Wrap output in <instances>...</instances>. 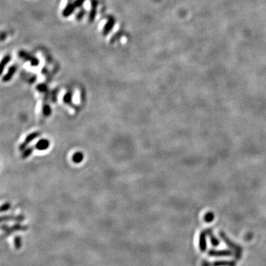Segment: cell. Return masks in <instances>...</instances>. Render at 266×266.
I'll use <instances>...</instances> for the list:
<instances>
[{"instance_id":"cell-5","label":"cell","mask_w":266,"mask_h":266,"mask_svg":"<svg viewBox=\"0 0 266 266\" xmlns=\"http://www.w3.org/2000/svg\"><path fill=\"white\" fill-rule=\"evenodd\" d=\"M16 70H17V67H16V66H12L9 69L8 72H7V73L6 74V75L5 76V77L3 78V81H9L10 79H11V78H12V76H13V74L15 73Z\"/></svg>"},{"instance_id":"cell-1","label":"cell","mask_w":266,"mask_h":266,"mask_svg":"<svg viewBox=\"0 0 266 266\" xmlns=\"http://www.w3.org/2000/svg\"><path fill=\"white\" fill-rule=\"evenodd\" d=\"M98 6V0H91V10H90V13H89L88 21L92 23L96 19V15H97V9Z\"/></svg>"},{"instance_id":"cell-11","label":"cell","mask_w":266,"mask_h":266,"mask_svg":"<svg viewBox=\"0 0 266 266\" xmlns=\"http://www.w3.org/2000/svg\"><path fill=\"white\" fill-rule=\"evenodd\" d=\"M5 37H6V36H5V34L3 32H2V38H1L2 41H4V39H5Z\"/></svg>"},{"instance_id":"cell-2","label":"cell","mask_w":266,"mask_h":266,"mask_svg":"<svg viewBox=\"0 0 266 266\" xmlns=\"http://www.w3.org/2000/svg\"><path fill=\"white\" fill-rule=\"evenodd\" d=\"M115 24H116V19L113 17H109L107 18V21L104 25V29H103V35L104 36H107L110 33L112 28L114 27Z\"/></svg>"},{"instance_id":"cell-10","label":"cell","mask_w":266,"mask_h":266,"mask_svg":"<svg viewBox=\"0 0 266 266\" xmlns=\"http://www.w3.org/2000/svg\"><path fill=\"white\" fill-rule=\"evenodd\" d=\"M73 159L75 162H80L82 159V155L81 154V153H78V154H76L75 156H74Z\"/></svg>"},{"instance_id":"cell-3","label":"cell","mask_w":266,"mask_h":266,"mask_svg":"<svg viewBox=\"0 0 266 266\" xmlns=\"http://www.w3.org/2000/svg\"><path fill=\"white\" fill-rule=\"evenodd\" d=\"M19 56L20 57L25 59L26 61L31 62L32 66H37L39 64V61L38 59L35 57H33V56L30 55L29 53H27L25 51H20L19 53Z\"/></svg>"},{"instance_id":"cell-9","label":"cell","mask_w":266,"mask_h":266,"mask_svg":"<svg viewBox=\"0 0 266 266\" xmlns=\"http://www.w3.org/2000/svg\"><path fill=\"white\" fill-rule=\"evenodd\" d=\"M85 1L86 0H76L74 4H75L76 7H77V8H78V7H81L82 5H83V4L85 2Z\"/></svg>"},{"instance_id":"cell-4","label":"cell","mask_w":266,"mask_h":266,"mask_svg":"<svg viewBox=\"0 0 266 266\" xmlns=\"http://www.w3.org/2000/svg\"><path fill=\"white\" fill-rule=\"evenodd\" d=\"M76 8L75 4L72 3V2H69L65 6V7H64L63 11H62V16H63L64 17H69L70 16H71L72 13H73V12L75 11V9Z\"/></svg>"},{"instance_id":"cell-8","label":"cell","mask_w":266,"mask_h":266,"mask_svg":"<svg viewBox=\"0 0 266 266\" xmlns=\"http://www.w3.org/2000/svg\"><path fill=\"white\" fill-rule=\"evenodd\" d=\"M38 149H39V150H44V149H46L48 146V141L47 140H42V141H40L39 144L37 145Z\"/></svg>"},{"instance_id":"cell-6","label":"cell","mask_w":266,"mask_h":266,"mask_svg":"<svg viewBox=\"0 0 266 266\" xmlns=\"http://www.w3.org/2000/svg\"><path fill=\"white\" fill-rule=\"evenodd\" d=\"M10 60H11V56H10V55L5 56V57L3 58V59L2 60V62H1V65H2L1 72H2V71L4 70V68H5V65L7 63H8V62H10Z\"/></svg>"},{"instance_id":"cell-7","label":"cell","mask_w":266,"mask_h":266,"mask_svg":"<svg viewBox=\"0 0 266 266\" xmlns=\"http://www.w3.org/2000/svg\"><path fill=\"white\" fill-rule=\"evenodd\" d=\"M85 14H86V10L85 9H81L77 14H76V19L77 20V21H81V20L83 19V17H84V16H85Z\"/></svg>"}]
</instances>
